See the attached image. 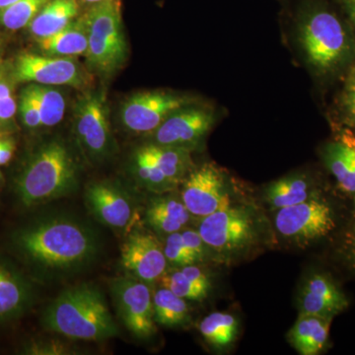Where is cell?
Masks as SVG:
<instances>
[{"label": "cell", "mask_w": 355, "mask_h": 355, "mask_svg": "<svg viewBox=\"0 0 355 355\" xmlns=\"http://www.w3.org/2000/svg\"><path fill=\"white\" fill-rule=\"evenodd\" d=\"M15 246L32 265L51 272H72L94 259L98 239L92 229L72 217L53 216L21 229Z\"/></svg>", "instance_id": "6da1fadb"}, {"label": "cell", "mask_w": 355, "mask_h": 355, "mask_svg": "<svg viewBox=\"0 0 355 355\" xmlns=\"http://www.w3.org/2000/svg\"><path fill=\"white\" fill-rule=\"evenodd\" d=\"M43 322L48 330L81 340H104L119 330L97 287L83 284L65 289L44 311Z\"/></svg>", "instance_id": "7a4b0ae2"}, {"label": "cell", "mask_w": 355, "mask_h": 355, "mask_svg": "<svg viewBox=\"0 0 355 355\" xmlns=\"http://www.w3.org/2000/svg\"><path fill=\"white\" fill-rule=\"evenodd\" d=\"M78 164L60 140L42 144L30 156L16 179V193L26 207L64 197L78 186Z\"/></svg>", "instance_id": "3957f363"}, {"label": "cell", "mask_w": 355, "mask_h": 355, "mask_svg": "<svg viewBox=\"0 0 355 355\" xmlns=\"http://www.w3.org/2000/svg\"><path fill=\"white\" fill-rule=\"evenodd\" d=\"M88 30L85 57L89 67L104 77H111L125 65L128 44L119 0H105L91 6L84 16Z\"/></svg>", "instance_id": "277c9868"}, {"label": "cell", "mask_w": 355, "mask_h": 355, "mask_svg": "<svg viewBox=\"0 0 355 355\" xmlns=\"http://www.w3.org/2000/svg\"><path fill=\"white\" fill-rule=\"evenodd\" d=\"M299 34L308 62L319 71L335 69L349 51V40L343 23L324 7L305 9L301 14Z\"/></svg>", "instance_id": "5b68a950"}, {"label": "cell", "mask_w": 355, "mask_h": 355, "mask_svg": "<svg viewBox=\"0 0 355 355\" xmlns=\"http://www.w3.org/2000/svg\"><path fill=\"white\" fill-rule=\"evenodd\" d=\"M74 132L79 146L93 160H104L114 153L116 146L104 93H87L77 102Z\"/></svg>", "instance_id": "8992f818"}, {"label": "cell", "mask_w": 355, "mask_h": 355, "mask_svg": "<svg viewBox=\"0 0 355 355\" xmlns=\"http://www.w3.org/2000/svg\"><path fill=\"white\" fill-rule=\"evenodd\" d=\"M275 225L280 235L302 245L328 235L336 221L330 205L314 195L305 202L279 209Z\"/></svg>", "instance_id": "52a82bcc"}, {"label": "cell", "mask_w": 355, "mask_h": 355, "mask_svg": "<svg viewBox=\"0 0 355 355\" xmlns=\"http://www.w3.org/2000/svg\"><path fill=\"white\" fill-rule=\"evenodd\" d=\"M190 105L193 100L186 96L162 90L142 91L130 96L121 105V125L137 135L153 133L174 112Z\"/></svg>", "instance_id": "ba28073f"}, {"label": "cell", "mask_w": 355, "mask_h": 355, "mask_svg": "<svg viewBox=\"0 0 355 355\" xmlns=\"http://www.w3.org/2000/svg\"><path fill=\"white\" fill-rule=\"evenodd\" d=\"M198 232L207 247L219 253H234L254 241L253 214L247 207L230 205L202 217Z\"/></svg>", "instance_id": "9c48e42d"}, {"label": "cell", "mask_w": 355, "mask_h": 355, "mask_svg": "<svg viewBox=\"0 0 355 355\" xmlns=\"http://www.w3.org/2000/svg\"><path fill=\"white\" fill-rule=\"evenodd\" d=\"M111 288L119 316L128 330L139 338L153 336L156 327L148 284L135 277H123L114 279Z\"/></svg>", "instance_id": "30bf717a"}, {"label": "cell", "mask_w": 355, "mask_h": 355, "mask_svg": "<svg viewBox=\"0 0 355 355\" xmlns=\"http://www.w3.org/2000/svg\"><path fill=\"white\" fill-rule=\"evenodd\" d=\"M13 79L48 86L83 88L89 79L74 58L50 57L36 53H21L13 67Z\"/></svg>", "instance_id": "8fae6325"}, {"label": "cell", "mask_w": 355, "mask_h": 355, "mask_svg": "<svg viewBox=\"0 0 355 355\" xmlns=\"http://www.w3.org/2000/svg\"><path fill=\"white\" fill-rule=\"evenodd\" d=\"M182 202L191 216L205 217L230 207L225 177L212 163L191 170L183 181Z\"/></svg>", "instance_id": "7c38bea8"}, {"label": "cell", "mask_w": 355, "mask_h": 355, "mask_svg": "<svg viewBox=\"0 0 355 355\" xmlns=\"http://www.w3.org/2000/svg\"><path fill=\"white\" fill-rule=\"evenodd\" d=\"M214 113L205 107H184L174 112L153 132V144L189 149L200 144L214 123Z\"/></svg>", "instance_id": "4fadbf2b"}, {"label": "cell", "mask_w": 355, "mask_h": 355, "mask_svg": "<svg viewBox=\"0 0 355 355\" xmlns=\"http://www.w3.org/2000/svg\"><path fill=\"white\" fill-rule=\"evenodd\" d=\"M167 263L164 249L148 233H132L121 247V265L147 284L161 279Z\"/></svg>", "instance_id": "5bb4252c"}, {"label": "cell", "mask_w": 355, "mask_h": 355, "mask_svg": "<svg viewBox=\"0 0 355 355\" xmlns=\"http://www.w3.org/2000/svg\"><path fill=\"white\" fill-rule=\"evenodd\" d=\"M85 202L96 218L110 227L127 228L135 217L132 198L116 184H91L85 193Z\"/></svg>", "instance_id": "9a60e30c"}, {"label": "cell", "mask_w": 355, "mask_h": 355, "mask_svg": "<svg viewBox=\"0 0 355 355\" xmlns=\"http://www.w3.org/2000/svg\"><path fill=\"white\" fill-rule=\"evenodd\" d=\"M349 306V300L334 280L324 273H313L299 296V314L333 320Z\"/></svg>", "instance_id": "2e32d148"}, {"label": "cell", "mask_w": 355, "mask_h": 355, "mask_svg": "<svg viewBox=\"0 0 355 355\" xmlns=\"http://www.w3.org/2000/svg\"><path fill=\"white\" fill-rule=\"evenodd\" d=\"M32 287L22 275L0 263V323L15 319L29 309Z\"/></svg>", "instance_id": "e0dca14e"}, {"label": "cell", "mask_w": 355, "mask_h": 355, "mask_svg": "<svg viewBox=\"0 0 355 355\" xmlns=\"http://www.w3.org/2000/svg\"><path fill=\"white\" fill-rule=\"evenodd\" d=\"M40 50L44 55L74 58L85 55L88 49V30L85 18L72 21L55 34L37 39Z\"/></svg>", "instance_id": "ac0fdd59"}, {"label": "cell", "mask_w": 355, "mask_h": 355, "mask_svg": "<svg viewBox=\"0 0 355 355\" xmlns=\"http://www.w3.org/2000/svg\"><path fill=\"white\" fill-rule=\"evenodd\" d=\"M331 322L327 318L299 314L287 335L288 342L299 354H319L328 343Z\"/></svg>", "instance_id": "d6986e66"}, {"label": "cell", "mask_w": 355, "mask_h": 355, "mask_svg": "<svg viewBox=\"0 0 355 355\" xmlns=\"http://www.w3.org/2000/svg\"><path fill=\"white\" fill-rule=\"evenodd\" d=\"M78 12L77 0H50L30 23V32L36 40L51 36L76 20Z\"/></svg>", "instance_id": "ffe728a7"}, {"label": "cell", "mask_w": 355, "mask_h": 355, "mask_svg": "<svg viewBox=\"0 0 355 355\" xmlns=\"http://www.w3.org/2000/svg\"><path fill=\"white\" fill-rule=\"evenodd\" d=\"M191 214L182 200L173 197L157 198L146 209L147 223L159 233L179 232L190 219Z\"/></svg>", "instance_id": "44dd1931"}, {"label": "cell", "mask_w": 355, "mask_h": 355, "mask_svg": "<svg viewBox=\"0 0 355 355\" xmlns=\"http://www.w3.org/2000/svg\"><path fill=\"white\" fill-rule=\"evenodd\" d=\"M163 286L167 287L186 300L202 301L209 296L211 284L207 273L198 266H182L169 275L161 277Z\"/></svg>", "instance_id": "7402d4cb"}, {"label": "cell", "mask_w": 355, "mask_h": 355, "mask_svg": "<svg viewBox=\"0 0 355 355\" xmlns=\"http://www.w3.org/2000/svg\"><path fill=\"white\" fill-rule=\"evenodd\" d=\"M144 149L167 179L174 184L175 188L184 181L191 170L189 149L158 146L155 144L144 146Z\"/></svg>", "instance_id": "603a6c76"}, {"label": "cell", "mask_w": 355, "mask_h": 355, "mask_svg": "<svg viewBox=\"0 0 355 355\" xmlns=\"http://www.w3.org/2000/svg\"><path fill=\"white\" fill-rule=\"evenodd\" d=\"M324 160L340 190L355 193V144L338 141L327 147Z\"/></svg>", "instance_id": "cb8c5ba5"}, {"label": "cell", "mask_w": 355, "mask_h": 355, "mask_svg": "<svg viewBox=\"0 0 355 355\" xmlns=\"http://www.w3.org/2000/svg\"><path fill=\"white\" fill-rule=\"evenodd\" d=\"M307 178L293 175L273 182L266 191V200L272 209H282L307 200L312 197Z\"/></svg>", "instance_id": "d4e9b609"}, {"label": "cell", "mask_w": 355, "mask_h": 355, "mask_svg": "<svg viewBox=\"0 0 355 355\" xmlns=\"http://www.w3.org/2000/svg\"><path fill=\"white\" fill-rule=\"evenodd\" d=\"M26 90L29 92L38 110L42 127L51 128L64 119L67 102L64 94L55 86L30 83Z\"/></svg>", "instance_id": "484cf974"}, {"label": "cell", "mask_w": 355, "mask_h": 355, "mask_svg": "<svg viewBox=\"0 0 355 355\" xmlns=\"http://www.w3.org/2000/svg\"><path fill=\"white\" fill-rule=\"evenodd\" d=\"M153 311L156 323L165 327L182 326L190 315L186 299L164 286L153 294Z\"/></svg>", "instance_id": "4316f807"}, {"label": "cell", "mask_w": 355, "mask_h": 355, "mask_svg": "<svg viewBox=\"0 0 355 355\" xmlns=\"http://www.w3.org/2000/svg\"><path fill=\"white\" fill-rule=\"evenodd\" d=\"M238 320L228 313L214 312L203 318L200 331L207 343L216 349H223L232 345L237 338Z\"/></svg>", "instance_id": "83f0119b"}, {"label": "cell", "mask_w": 355, "mask_h": 355, "mask_svg": "<svg viewBox=\"0 0 355 355\" xmlns=\"http://www.w3.org/2000/svg\"><path fill=\"white\" fill-rule=\"evenodd\" d=\"M133 170L137 180L149 191L161 193L175 189L174 184L159 169L150 156L144 150V147L135 154Z\"/></svg>", "instance_id": "f1b7e54d"}, {"label": "cell", "mask_w": 355, "mask_h": 355, "mask_svg": "<svg viewBox=\"0 0 355 355\" xmlns=\"http://www.w3.org/2000/svg\"><path fill=\"white\" fill-rule=\"evenodd\" d=\"M50 0H18L0 10V24L10 31L27 27Z\"/></svg>", "instance_id": "f546056e"}, {"label": "cell", "mask_w": 355, "mask_h": 355, "mask_svg": "<svg viewBox=\"0 0 355 355\" xmlns=\"http://www.w3.org/2000/svg\"><path fill=\"white\" fill-rule=\"evenodd\" d=\"M164 254L168 263L178 266L193 265L198 259L186 247L181 232H175L168 236L166 240Z\"/></svg>", "instance_id": "4dcf8cb0"}, {"label": "cell", "mask_w": 355, "mask_h": 355, "mask_svg": "<svg viewBox=\"0 0 355 355\" xmlns=\"http://www.w3.org/2000/svg\"><path fill=\"white\" fill-rule=\"evenodd\" d=\"M19 113L21 120H22V123H24L26 128L36 130V128L42 127L38 110H37L36 105H35L31 96L26 90V88L23 89L22 92H21Z\"/></svg>", "instance_id": "1f68e13d"}, {"label": "cell", "mask_w": 355, "mask_h": 355, "mask_svg": "<svg viewBox=\"0 0 355 355\" xmlns=\"http://www.w3.org/2000/svg\"><path fill=\"white\" fill-rule=\"evenodd\" d=\"M182 238L186 247L195 254L198 261L205 256V243L203 242L202 236L198 231L184 230L181 232Z\"/></svg>", "instance_id": "d6a6232c"}, {"label": "cell", "mask_w": 355, "mask_h": 355, "mask_svg": "<svg viewBox=\"0 0 355 355\" xmlns=\"http://www.w3.org/2000/svg\"><path fill=\"white\" fill-rule=\"evenodd\" d=\"M18 105L14 96L0 100V130L6 132L8 125L12 123Z\"/></svg>", "instance_id": "836d02e7"}, {"label": "cell", "mask_w": 355, "mask_h": 355, "mask_svg": "<svg viewBox=\"0 0 355 355\" xmlns=\"http://www.w3.org/2000/svg\"><path fill=\"white\" fill-rule=\"evenodd\" d=\"M31 354H64L69 352L62 343L51 342L46 343H39L35 345L33 349H30Z\"/></svg>", "instance_id": "e575fe53"}, {"label": "cell", "mask_w": 355, "mask_h": 355, "mask_svg": "<svg viewBox=\"0 0 355 355\" xmlns=\"http://www.w3.org/2000/svg\"><path fill=\"white\" fill-rule=\"evenodd\" d=\"M15 144L12 139L2 137L0 140V166L6 165L12 158Z\"/></svg>", "instance_id": "d590c367"}, {"label": "cell", "mask_w": 355, "mask_h": 355, "mask_svg": "<svg viewBox=\"0 0 355 355\" xmlns=\"http://www.w3.org/2000/svg\"><path fill=\"white\" fill-rule=\"evenodd\" d=\"M13 96L12 85L6 77L0 76V100Z\"/></svg>", "instance_id": "8d00e7d4"}, {"label": "cell", "mask_w": 355, "mask_h": 355, "mask_svg": "<svg viewBox=\"0 0 355 355\" xmlns=\"http://www.w3.org/2000/svg\"><path fill=\"white\" fill-rule=\"evenodd\" d=\"M345 104L350 116L355 121V88L347 89V93L345 98Z\"/></svg>", "instance_id": "74e56055"}, {"label": "cell", "mask_w": 355, "mask_h": 355, "mask_svg": "<svg viewBox=\"0 0 355 355\" xmlns=\"http://www.w3.org/2000/svg\"><path fill=\"white\" fill-rule=\"evenodd\" d=\"M349 250L352 260L354 261L355 265V218L354 225H352V232H350L349 239Z\"/></svg>", "instance_id": "f35d334b"}, {"label": "cell", "mask_w": 355, "mask_h": 355, "mask_svg": "<svg viewBox=\"0 0 355 355\" xmlns=\"http://www.w3.org/2000/svg\"><path fill=\"white\" fill-rule=\"evenodd\" d=\"M345 10L349 13V17L355 24V0H342Z\"/></svg>", "instance_id": "ab89813d"}, {"label": "cell", "mask_w": 355, "mask_h": 355, "mask_svg": "<svg viewBox=\"0 0 355 355\" xmlns=\"http://www.w3.org/2000/svg\"><path fill=\"white\" fill-rule=\"evenodd\" d=\"M347 89L355 88V65L349 71L347 79Z\"/></svg>", "instance_id": "60d3db41"}, {"label": "cell", "mask_w": 355, "mask_h": 355, "mask_svg": "<svg viewBox=\"0 0 355 355\" xmlns=\"http://www.w3.org/2000/svg\"><path fill=\"white\" fill-rule=\"evenodd\" d=\"M16 1H18V0H0V10L10 6L11 4L15 3Z\"/></svg>", "instance_id": "b9f144b4"}, {"label": "cell", "mask_w": 355, "mask_h": 355, "mask_svg": "<svg viewBox=\"0 0 355 355\" xmlns=\"http://www.w3.org/2000/svg\"><path fill=\"white\" fill-rule=\"evenodd\" d=\"M83 4L88 6H93L95 4L101 3V2L105 1V0H80Z\"/></svg>", "instance_id": "7bdbcfd3"}, {"label": "cell", "mask_w": 355, "mask_h": 355, "mask_svg": "<svg viewBox=\"0 0 355 355\" xmlns=\"http://www.w3.org/2000/svg\"><path fill=\"white\" fill-rule=\"evenodd\" d=\"M6 135V132H3V130H0V137H4Z\"/></svg>", "instance_id": "ee69618b"}, {"label": "cell", "mask_w": 355, "mask_h": 355, "mask_svg": "<svg viewBox=\"0 0 355 355\" xmlns=\"http://www.w3.org/2000/svg\"><path fill=\"white\" fill-rule=\"evenodd\" d=\"M0 180H1V173H0Z\"/></svg>", "instance_id": "f6af8a7d"}]
</instances>
